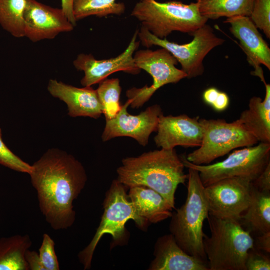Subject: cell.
Here are the masks:
<instances>
[{"label": "cell", "instance_id": "17", "mask_svg": "<svg viewBox=\"0 0 270 270\" xmlns=\"http://www.w3.org/2000/svg\"><path fill=\"white\" fill-rule=\"evenodd\" d=\"M48 90L52 96L66 104L70 116H88L96 119L103 114L96 90L91 86L78 88L50 79Z\"/></svg>", "mask_w": 270, "mask_h": 270}, {"label": "cell", "instance_id": "23", "mask_svg": "<svg viewBox=\"0 0 270 270\" xmlns=\"http://www.w3.org/2000/svg\"><path fill=\"white\" fill-rule=\"evenodd\" d=\"M254 0H196L200 14L216 20L238 16H250Z\"/></svg>", "mask_w": 270, "mask_h": 270}, {"label": "cell", "instance_id": "6", "mask_svg": "<svg viewBox=\"0 0 270 270\" xmlns=\"http://www.w3.org/2000/svg\"><path fill=\"white\" fill-rule=\"evenodd\" d=\"M180 157L184 167L198 172L204 186L233 177L253 182L270 162V144L260 142L234 150L224 160L213 164L197 165L188 162L185 156Z\"/></svg>", "mask_w": 270, "mask_h": 270}, {"label": "cell", "instance_id": "13", "mask_svg": "<svg viewBox=\"0 0 270 270\" xmlns=\"http://www.w3.org/2000/svg\"><path fill=\"white\" fill-rule=\"evenodd\" d=\"M138 31L135 32L124 51L115 58L98 60L91 54H78L73 64L77 70L84 72V76L80 80L81 84L83 86H91L117 72L138 74L141 70L136 66L134 58V54L140 44L136 41Z\"/></svg>", "mask_w": 270, "mask_h": 270}, {"label": "cell", "instance_id": "16", "mask_svg": "<svg viewBox=\"0 0 270 270\" xmlns=\"http://www.w3.org/2000/svg\"><path fill=\"white\" fill-rule=\"evenodd\" d=\"M198 116L186 114L176 116L162 114L159 118L154 141L158 147L173 149L178 146L199 147L203 136V127Z\"/></svg>", "mask_w": 270, "mask_h": 270}, {"label": "cell", "instance_id": "5", "mask_svg": "<svg viewBox=\"0 0 270 270\" xmlns=\"http://www.w3.org/2000/svg\"><path fill=\"white\" fill-rule=\"evenodd\" d=\"M131 16L161 39L174 31L190 35L208 20L200 14L196 2L184 4L180 1L140 0L135 4Z\"/></svg>", "mask_w": 270, "mask_h": 270}, {"label": "cell", "instance_id": "29", "mask_svg": "<svg viewBox=\"0 0 270 270\" xmlns=\"http://www.w3.org/2000/svg\"><path fill=\"white\" fill-rule=\"evenodd\" d=\"M54 242L47 234H44L38 250V254L45 270H59V262L54 248Z\"/></svg>", "mask_w": 270, "mask_h": 270}, {"label": "cell", "instance_id": "22", "mask_svg": "<svg viewBox=\"0 0 270 270\" xmlns=\"http://www.w3.org/2000/svg\"><path fill=\"white\" fill-rule=\"evenodd\" d=\"M270 192L258 190L252 184L250 203L240 220L250 230L260 234L270 232Z\"/></svg>", "mask_w": 270, "mask_h": 270}, {"label": "cell", "instance_id": "24", "mask_svg": "<svg viewBox=\"0 0 270 270\" xmlns=\"http://www.w3.org/2000/svg\"><path fill=\"white\" fill-rule=\"evenodd\" d=\"M26 0H0V25L13 36H24Z\"/></svg>", "mask_w": 270, "mask_h": 270}, {"label": "cell", "instance_id": "21", "mask_svg": "<svg viewBox=\"0 0 270 270\" xmlns=\"http://www.w3.org/2000/svg\"><path fill=\"white\" fill-rule=\"evenodd\" d=\"M32 244L28 234L0 238V270H29L25 254Z\"/></svg>", "mask_w": 270, "mask_h": 270}, {"label": "cell", "instance_id": "18", "mask_svg": "<svg viewBox=\"0 0 270 270\" xmlns=\"http://www.w3.org/2000/svg\"><path fill=\"white\" fill-rule=\"evenodd\" d=\"M151 270H209L208 263L186 254L172 234L160 237L155 244Z\"/></svg>", "mask_w": 270, "mask_h": 270}, {"label": "cell", "instance_id": "1", "mask_svg": "<svg viewBox=\"0 0 270 270\" xmlns=\"http://www.w3.org/2000/svg\"><path fill=\"white\" fill-rule=\"evenodd\" d=\"M28 174L46 222L54 230L70 228L76 219L74 201L87 181L82 163L65 151L51 148L32 165Z\"/></svg>", "mask_w": 270, "mask_h": 270}, {"label": "cell", "instance_id": "4", "mask_svg": "<svg viewBox=\"0 0 270 270\" xmlns=\"http://www.w3.org/2000/svg\"><path fill=\"white\" fill-rule=\"evenodd\" d=\"M188 193L184 204L172 214L170 230L184 252L208 264L204 250V222L209 214L204 188L198 172L188 168Z\"/></svg>", "mask_w": 270, "mask_h": 270}, {"label": "cell", "instance_id": "15", "mask_svg": "<svg viewBox=\"0 0 270 270\" xmlns=\"http://www.w3.org/2000/svg\"><path fill=\"white\" fill-rule=\"evenodd\" d=\"M230 31L240 41L248 62L254 68L251 74L258 77L264 84L266 82L261 64L270 70V48L249 16H238L227 18Z\"/></svg>", "mask_w": 270, "mask_h": 270}, {"label": "cell", "instance_id": "36", "mask_svg": "<svg viewBox=\"0 0 270 270\" xmlns=\"http://www.w3.org/2000/svg\"><path fill=\"white\" fill-rule=\"evenodd\" d=\"M220 90L214 87H211L206 90L202 94L204 101L212 106L218 95Z\"/></svg>", "mask_w": 270, "mask_h": 270}, {"label": "cell", "instance_id": "19", "mask_svg": "<svg viewBox=\"0 0 270 270\" xmlns=\"http://www.w3.org/2000/svg\"><path fill=\"white\" fill-rule=\"evenodd\" d=\"M128 197L138 214L146 222L157 223L172 216V207L159 193L150 188H130Z\"/></svg>", "mask_w": 270, "mask_h": 270}, {"label": "cell", "instance_id": "35", "mask_svg": "<svg viewBox=\"0 0 270 270\" xmlns=\"http://www.w3.org/2000/svg\"><path fill=\"white\" fill-rule=\"evenodd\" d=\"M62 10L68 20L76 26V20L73 12L74 0H61Z\"/></svg>", "mask_w": 270, "mask_h": 270}, {"label": "cell", "instance_id": "10", "mask_svg": "<svg viewBox=\"0 0 270 270\" xmlns=\"http://www.w3.org/2000/svg\"><path fill=\"white\" fill-rule=\"evenodd\" d=\"M135 63L140 70L148 73L153 82L150 86L133 87L126 92L130 105L133 108L142 106L160 88L168 84H176L187 78L186 74L178 68L176 59L166 49L141 50L134 55Z\"/></svg>", "mask_w": 270, "mask_h": 270}, {"label": "cell", "instance_id": "12", "mask_svg": "<svg viewBox=\"0 0 270 270\" xmlns=\"http://www.w3.org/2000/svg\"><path fill=\"white\" fill-rule=\"evenodd\" d=\"M130 104L127 100L114 118L106 120L102 135L103 142L116 137L128 136L142 146L148 144L150 134L157 130L160 117L163 114L162 108L156 104L137 115H132L127 110Z\"/></svg>", "mask_w": 270, "mask_h": 270}, {"label": "cell", "instance_id": "20", "mask_svg": "<svg viewBox=\"0 0 270 270\" xmlns=\"http://www.w3.org/2000/svg\"><path fill=\"white\" fill-rule=\"evenodd\" d=\"M264 86V100L252 97L238 119L258 142L270 144V84Z\"/></svg>", "mask_w": 270, "mask_h": 270}, {"label": "cell", "instance_id": "31", "mask_svg": "<svg viewBox=\"0 0 270 270\" xmlns=\"http://www.w3.org/2000/svg\"><path fill=\"white\" fill-rule=\"evenodd\" d=\"M253 186L258 190L270 192V162L258 176L252 182Z\"/></svg>", "mask_w": 270, "mask_h": 270}, {"label": "cell", "instance_id": "8", "mask_svg": "<svg viewBox=\"0 0 270 270\" xmlns=\"http://www.w3.org/2000/svg\"><path fill=\"white\" fill-rule=\"evenodd\" d=\"M126 188L116 179L107 192L100 225L90 242L78 254L84 270L90 268L94 250L104 234H110L117 240L124 235V226L128 220H132L140 228L146 224V221L138 214L126 194Z\"/></svg>", "mask_w": 270, "mask_h": 270}, {"label": "cell", "instance_id": "32", "mask_svg": "<svg viewBox=\"0 0 270 270\" xmlns=\"http://www.w3.org/2000/svg\"><path fill=\"white\" fill-rule=\"evenodd\" d=\"M25 259L29 270H45L40 260L38 252L28 250L25 254Z\"/></svg>", "mask_w": 270, "mask_h": 270}, {"label": "cell", "instance_id": "3", "mask_svg": "<svg viewBox=\"0 0 270 270\" xmlns=\"http://www.w3.org/2000/svg\"><path fill=\"white\" fill-rule=\"evenodd\" d=\"M210 236L203 238L209 270H246L248 251L254 248L250 232L240 221L220 218L208 214Z\"/></svg>", "mask_w": 270, "mask_h": 270}, {"label": "cell", "instance_id": "2", "mask_svg": "<svg viewBox=\"0 0 270 270\" xmlns=\"http://www.w3.org/2000/svg\"><path fill=\"white\" fill-rule=\"evenodd\" d=\"M174 148L154 150L136 157L123 158L116 172L117 180L126 188L143 186L159 193L172 208L179 184H184L188 174Z\"/></svg>", "mask_w": 270, "mask_h": 270}, {"label": "cell", "instance_id": "27", "mask_svg": "<svg viewBox=\"0 0 270 270\" xmlns=\"http://www.w3.org/2000/svg\"><path fill=\"white\" fill-rule=\"evenodd\" d=\"M250 18L270 38V0H254Z\"/></svg>", "mask_w": 270, "mask_h": 270}, {"label": "cell", "instance_id": "33", "mask_svg": "<svg viewBox=\"0 0 270 270\" xmlns=\"http://www.w3.org/2000/svg\"><path fill=\"white\" fill-rule=\"evenodd\" d=\"M256 245V248L266 253H270V232H266L258 236L256 242H254Z\"/></svg>", "mask_w": 270, "mask_h": 270}, {"label": "cell", "instance_id": "14", "mask_svg": "<svg viewBox=\"0 0 270 270\" xmlns=\"http://www.w3.org/2000/svg\"><path fill=\"white\" fill-rule=\"evenodd\" d=\"M24 17V36L34 42L53 39L60 33L72 30L74 26L62 9L36 0H26Z\"/></svg>", "mask_w": 270, "mask_h": 270}, {"label": "cell", "instance_id": "26", "mask_svg": "<svg viewBox=\"0 0 270 270\" xmlns=\"http://www.w3.org/2000/svg\"><path fill=\"white\" fill-rule=\"evenodd\" d=\"M96 90L103 108L106 120L114 118L120 111L122 105L120 100L122 90L118 78L105 79L98 83Z\"/></svg>", "mask_w": 270, "mask_h": 270}, {"label": "cell", "instance_id": "11", "mask_svg": "<svg viewBox=\"0 0 270 270\" xmlns=\"http://www.w3.org/2000/svg\"><path fill=\"white\" fill-rule=\"evenodd\" d=\"M252 189V182L240 177L222 179L204 186L209 214L240 221L250 203Z\"/></svg>", "mask_w": 270, "mask_h": 270}, {"label": "cell", "instance_id": "30", "mask_svg": "<svg viewBox=\"0 0 270 270\" xmlns=\"http://www.w3.org/2000/svg\"><path fill=\"white\" fill-rule=\"evenodd\" d=\"M246 270H270V258L254 248L248 254L246 260Z\"/></svg>", "mask_w": 270, "mask_h": 270}, {"label": "cell", "instance_id": "25", "mask_svg": "<svg viewBox=\"0 0 270 270\" xmlns=\"http://www.w3.org/2000/svg\"><path fill=\"white\" fill-rule=\"evenodd\" d=\"M124 10V4L116 0H74L73 12L76 21L91 16L120 15Z\"/></svg>", "mask_w": 270, "mask_h": 270}, {"label": "cell", "instance_id": "9", "mask_svg": "<svg viewBox=\"0 0 270 270\" xmlns=\"http://www.w3.org/2000/svg\"><path fill=\"white\" fill-rule=\"evenodd\" d=\"M194 36L190 42L180 44L161 39L141 26L138 36L142 46L150 48L158 46L166 49L179 62L182 70L187 78H195L204 72L203 60L206 56L214 48L222 44L224 40L216 35L213 28L206 24L190 34Z\"/></svg>", "mask_w": 270, "mask_h": 270}, {"label": "cell", "instance_id": "34", "mask_svg": "<svg viewBox=\"0 0 270 270\" xmlns=\"http://www.w3.org/2000/svg\"><path fill=\"white\" fill-rule=\"evenodd\" d=\"M230 98L226 92L220 91L216 100L211 106L214 110L222 112L228 108Z\"/></svg>", "mask_w": 270, "mask_h": 270}, {"label": "cell", "instance_id": "7", "mask_svg": "<svg viewBox=\"0 0 270 270\" xmlns=\"http://www.w3.org/2000/svg\"><path fill=\"white\" fill-rule=\"evenodd\" d=\"M199 120L204 130L201 144L186 156L192 164H208L235 148L258 142L238 119L231 122L224 119Z\"/></svg>", "mask_w": 270, "mask_h": 270}, {"label": "cell", "instance_id": "28", "mask_svg": "<svg viewBox=\"0 0 270 270\" xmlns=\"http://www.w3.org/2000/svg\"><path fill=\"white\" fill-rule=\"evenodd\" d=\"M0 164L12 170L30 174L32 165L24 162L14 154L5 144L2 138V130L0 128Z\"/></svg>", "mask_w": 270, "mask_h": 270}]
</instances>
